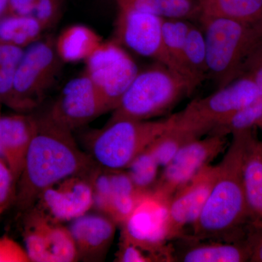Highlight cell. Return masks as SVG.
<instances>
[{"label":"cell","mask_w":262,"mask_h":262,"mask_svg":"<svg viewBox=\"0 0 262 262\" xmlns=\"http://www.w3.org/2000/svg\"><path fill=\"white\" fill-rule=\"evenodd\" d=\"M102 168L96 167L89 174L94 189V208L120 226L145 193L137 189L128 173Z\"/></svg>","instance_id":"14"},{"label":"cell","mask_w":262,"mask_h":262,"mask_svg":"<svg viewBox=\"0 0 262 262\" xmlns=\"http://www.w3.org/2000/svg\"><path fill=\"white\" fill-rule=\"evenodd\" d=\"M193 91L184 77L158 63L139 72L108 122L122 119L147 120L159 116Z\"/></svg>","instance_id":"4"},{"label":"cell","mask_w":262,"mask_h":262,"mask_svg":"<svg viewBox=\"0 0 262 262\" xmlns=\"http://www.w3.org/2000/svg\"><path fill=\"white\" fill-rule=\"evenodd\" d=\"M189 244L174 257L183 262L250 261L251 244L248 239L241 242L195 241L189 239Z\"/></svg>","instance_id":"20"},{"label":"cell","mask_w":262,"mask_h":262,"mask_svg":"<svg viewBox=\"0 0 262 262\" xmlns=\"http://www.w3.org/2000/svg\"><path fill=\"white\" fill-rule=\"evenodd\" d=\"M251 244L250 261L262 262V232L248 237Z\"/></svg>","instance_id":"36"},{"label":"cell","mask_w":262,"mask_h":262,"mask_svg":"<svg viewBox=\"0 0 262 262\" xmlns=\"http://www.w3.org/2000/svg\"><path fill=\"white\" fill-rule=\"evenodd\" d=\"M219 166L207 165L181 187L168 205V241L181 237L184 229L195 223L218 174Z\"/></svg>","instance_id":"16"},{"label":"cell","mask_w":262,"mask_h":262,"mask_svg":"<svg viewBox=\"0 0 262 262\" xmlns=\"http://www.w3.org/2000/svg\"><path fill=\"white\" fill-rule=\"evenodd\" d=\"M196 18L230 19L246 24H262V0H196Z\"/></svg>","instance_id":"22"},{"label":"cell","mask_w":262,"mask_h":262,"mask_svg":"<svg viewBox=\"0 0 262 262\" xmlns=\"http://www.w3.org/2000/svg\"><path fill=\"white\" fill-rule=\"evenodd\" d=\"M256 127H259L262 130V117L260 119L259 121L258 122L257 125H256Z\"/></svg>","instance_id":"38"},{"label":"cell","mask_w":262,"mask_h":262,"mask_svg":"<svg viewBox=\"0 0 262 262\" xmlns=\"http://www.w3.org/2000/svg\"><path fill=\"white\" fill-rule=\"evenodd\" d=\"M159 163L149 148L144 150L127 167V172L135 187L140 192H149L158 179Z\"/></svg>","instance_id":"29"},{"label":"cell","mask_w":262,"mask_h":262,"mask_svg":"<svg viewBox=\"0 0 262 262\" xmlns=\"http://www.w3.org/2000/svg\"><path fill=\"white\" fill-rule=\"evenodd\" d=\"M79 260L100 261L104 259L113 244L117 224L101 213H85L70 222Z\"/></svg>","instance_id":"17"},{"label":"cell","mask_w":262,"mask_h":262,"mask_svg":"<svg viewBox=\"0 0 262 262\" xmlns=\"http://www.w3.org/2000/svg\"><path fill=\"white\" fill-rule=\"evenodd\" d=\"M15 182L8 165L0 160V217L14 202Z\"/></svg>","instance_id":"31"},{"label":"cell","mask_w":262,"mask_h":262,"mask_svg":"<svg viewBox=\"0 0 262 262\" xmlns=\"http://www.w3.org/2000/svg\"><path fill=\"white\" fill-rule=\"evenodd\" d=\"M89 173L72 176L48 187L41 193L34 206L61 223L89 213L94 204Z\"/></svg>","instance_id":"15"},{"label":"cell","mask_w":262,"mask_h":262,"mask_svg":"<svg viewBox=\"0 0 262 262\" xmlns=\"http://www.w3.org/2000/svg\"><path fill=\"white\" fill-rule=\"evenodd\" d=\"M61 63L55 39H40L26 48L15 69L14 84L18 96L32 110L54 83Z\"/></svg>","instance_id":"11"},{"label":"cell","mask_w":262,"mask_h":262,"mask_svg":"<svg viewBox=\"0 0 262 262\" xmlns=\"http://www.w3.org/2000/svg\"><path fill=\"white\" fill-rule=\"evenodd\" d=\"M15 69L0 68V101L16 113H28L32 111V108L15 91Z\"/></svg>","instance_id":"30"},{"label":"cell","mask_w":262,"mask_h":262,"mask_svg":"<svg viewBox=\"0 0 262 262\" xmlns=\"http://www.w3.org/2000/svg\"><path fill=\"white\" fill-rule=\"evenodd\" d=\"M248 73L253 77L261 91L257 101L262 107V51L258 53L251 61L248 67Z\"/></svg>","instance_id":"35"},{"label":"cell","mask_w":262,"mask_h":262,"mask_svg":"<svg viewBox=\"0 0 262 262\" xmlns=\"http://www.w3.org/2000/svg\"><path fill=\"white\" fill-rule=\"evenodd\" d=\"M175 115L160 120L122 119L108 122L91 141V156L108 170L127 169L138 155L173 126Z\"/></svg>","instance_id":"5"},{"label":"cell","mask_w":262,"mask_h":262,"mask_svg":"<svg viewBox=\"0 0 262 262\" xmlns=\"http://www.w3.org/2000/svg\"><path fill=\"white\" fill-rule=\"evenodd\" d=\"M119 8L144 12L164 19L196 18V0H116Z\"/></svg>","instance_id":"24"},{"label":"cell","mask_w":262,"mask_h":262,"mask_svg":"<svg viewBox=\"0 0 262 262\" xmlns=\"http://www.w3.org/2000/svg\"><path fill=\"white\" fill-rule=\"evenodd\" d=\"M63 7V0H10L6 14L34 18L49 29L61 18Z\"/></svg>","instance_id":"26"},{"label":"cell","mask_w":262,"mask_h":262,"mask_svg":"<svg viewBox=\"0 0 262 262\" xmlns=\"http://www.w3.org/2000/svg\"><path fill=\"white\" fill-rule=\"evenodd\" d=\"M163 20L150 13L119 8L115 41L140 56L155 60L158 63L180 75L164 45Z\"/></svg>","instance_id":"12"},{"label":"cell","mask_w":262,"mask_h":262,"mask_svg":"<svg viewBox=\"0 0 262 262\" xmlns=\"http://www.w3.org/2000/svg\"><path fill=\"white\" fill-rule=\"evenodd\" d=\"M10 0H0V18L6 15Z\"/></svg>","instance_id":"37"},{"label":"cell","mask_w":262,"mask_h":262,"mask_svg":"<svg viewBox=\"0 0 262 262\" xmlns=\"http://www.w3.org/2000/svg\"><path fill=\"white\" fill-rule=\"evenodd\" d=\"M184 67L196 89L208 76L206 43L204 33L191 25L184 51Z\"/></svg>","instance_id":"25"},{"label":"cell","mask_w":262,"mask_h":262,"mask_svg":"<svg viewBox=\"0 0 262 262\" xmlns=\"http://www.w3.org/2000/svg\"><path fill=\"white\" fill-rule=\"evenodd\" d=\"M196 139L199 137L178 126L176 124L175 118L173 126L160 136L149 148L160 166L164 168L171 161L182 146Z\"/></svg>","instance_id":"28"},{"label":"cell","mask_w":262,"mask_h":262,"mask_svg":"<svg viewBox=\"0 0 262 262\" xmlns=\"http://www.w3.org/2000/svg\"><path fill=\"white\" fill-rule=\"evenodd\" d=\"M24 51V48L0 40V68H16Z\"/></svg>","instance_id":"34"},{"label":"cell","mask_w":262,"mask_h":262,"mask_svg":"<svg viewBox=\"0 0 262 262\" xmlns=\"http://www.w3.org/2000/svg\"><path fill=\"white\" fill-rule=\"evenodd\" d=\"M243 184L249 237L262 232V141L256 137L254 132L245 154Z\"/></svg>","instance_id":"19"},{"label":"cell","mask_w":262,"mask_h":262,"mask_svg":"<svg viewBox=\"0 0 262 262\" xmlns=\"http://www.w3.org/2000/svg\"><path fill=\"white\" fill-rule=\"evenodd\" d=\"M254 132L248 129L232 134L218 174L201 214L192 226L189 238L234 243L249 235L243 165L248 142Z\"/></svg>","instance_id":"2"},{"label":"cell","mask_w":262,"mask_h":262,"mask_svg":"<svg viewBox=\"0 0 262 262\" xmlns=\"http://www.w3.org/2000/svg\"><path fill=\"white\" fill-rule=\"evenodd\" d=\"M191 24L182 19H164L162 24V32L164 45L169 56L177 67L179 74L184 77L194 90L184 67V51L186 39Z\"/></svg>","instance_id":"27"},{"label":"cell","mask_w":262,"mask_h":262,"mask_svg":"<svg viewBox=\"0 0 262 262\" xmlns=\"http://www.w3.org/2000/svg\"><path fill=\"white\" fill-rule=\"evenodd\" d=\"M84 63V72L96 86L108 112L114 111L139 73L135 61L121 45L114 40L103 41Z\"/></svg>","instance_id":"8"},{"label":"cell","mask_w":262,"mask_h":262,"mask_svg":"<svg viewBox=\"0 0 262 262\" xmlns=\"http://www.w3.org/2000/svg\"><path fill=\"white\" fill-rule=\"evenodd\" d=\"M108 112L96 86L84 72L66 84L47 115L58 125L72 131Z\"/></svg>","instance_id":"13"},{"label":"cell","mask_w":262,"mask_h":262,"mask_svg":"<svg viewBox=\"0 0 262 262\" xmlns=\"http://www.w3.org/2000/svg\"><path fill=\"white\" fill-rule=\"evenodd\" d=\"M0 262H31L27 250L9 236L0 237Z\"/></svg>","instance_id":"32"},{"label":"cell","mask_w":262,"mask_h":262,"mask_svg":"<svg viewBox=\"0 0 262 262\" xmlns=\"http://www.w3.org/2000/svg\"><path fill=\"white\" fill-rule=\"evenodd\" d=\"M206 43L208 75L220 88L241 77L262 42V24L215 18L201 20Z\"/></svg>","instance_id":"3"},{"label":"cell","mask_w":262,"mask_h":262,"mask_svg":"<svg viewBox=\"0 0 262 262\" xmlns=\"http://www.w3.org/2000/svg\"><path fill=\"white\" fill-rule=\"evenodd\" d=\"M96 164L91 155L81 151L72 130L57 124L47 114L37 117L13 203L21 213L27 211L48 187L72 176L89 173Z\"/></svg>","instance_id":"1"},{"label":"cell","mask_w":262,"mask_h":262,"mask_svg":"<svg viewBox=\"0 0 262 262\" xmlns=\"http://www.w3.org/2000/svg\"><path fill=\"white\" fill-rule=\"evenodd\" d=\"M37 127V117L27 113L0 117V160L18 182L31 141Z\"/></svg>","instance_id":"18"},{"label":"cell","mask_w":262,"mask_h":262,"mask_svg":"<svg viewBox=\"0 0 262 262\" xmlns=\"http://www.w3.org/2000/svg\"><path fill=\"white\" fill-rule=\"evenodd\" d=\"M115 261L119 262H151L154 258L134 245L120 239L118 251Z\"/></svg>","instance_id":"33"},{"label":"cell","mask_w":262,"mask_h":262,"mask_svg":"<svg viewBox=\"0 0 262 262\" xmlns=\"http://www.w3.org/2000/svg\"><path fill=\"white\" fill-rule=\"evenodd\" d=\"M47 29L35 19L6 14L0 18V40L26 49L42 39L43 33Z\"/></svg>","instance_id":"23"},{"label":"cell","mask_w":262,"mask_h":262,"mask_svg":"<svg viewBox=\"0 0 262 262\" xmlns=\"http://www.w3.org/2000/svg\"><path fill=\"white\" fill-rule=\"evenodd\" d=\"M227 146V136L208 135L194 139L182 146L171 161L164 167L150 192L167 203L177 190L187 184L202 169L216 158Z\"/></svg>","instance_id":"10"},{"label":"cell","mask_w":262,"mask_h":262,"mask_svg":"<svg viewBox=\"0 0 262 262\" xmlns=\"http://www.w3.org/2000/svg\"><path fill=\"white\" fill-rule=\"evenodd\" d=\"M2 104H3V103H2L1 101H0V117L2 116V114H1Z\"/></svg>","instance_id":"39"},{"label":"cell","mask_w":262,"mask_h":262,"mask_svg":"<svg viewBox=\"0 0 262 262\" xmlns=\"http://www.w3.org/2000/svg\"><path fill=\"white\" fill-rule=\"evenodd\" d=\"M260 89L252 77L244 74L206 97L192 101L175 114L176 124L201 138L221 122L257 99Z\"/></svg>","instance_id":"6"},{"label":"cell","mask_w":262,"mask_h":262,"mask_svg":"<svg viewBox=\"0 0 262 262\" xmlns=\"http://www.w3.org/2000/svg\"><path fill=\"white\" fill-rule=\"evenodd\" d=\"M22 213V236L31 262L79 261L69 227L34 206Z\"/></svg>","instance_id":"9"},{"label":"cell","mask_w":262,"mask_h":262,"mask_svg":"<svg viewBox=\"0 0 262 262\" xmlns=\"http://www.w3.org/2000/svg\"><path fill=\"white\" fill-rule=\"evenodd\" d=\"M167 225L168 204L149 191L120 225V239L141 248L155 261H173V251L167 246Z\"/></svg>","instance_id":"7"},{"label":"cell","mask_w":262,"mask_h":262,"mask_svg":"<svg viewBox=\"0 0 262 262\" xmlns=\"http://www.w3.org/2000/svg\"><path fill=\"white\" fill-rule=\"evenodd\" d=\"M102 37L94 29L74 24L63 29L55 39L57 54L62 62L85 61L102 45Z\"/></svg>","instance_id":"21"}]
</instances>
